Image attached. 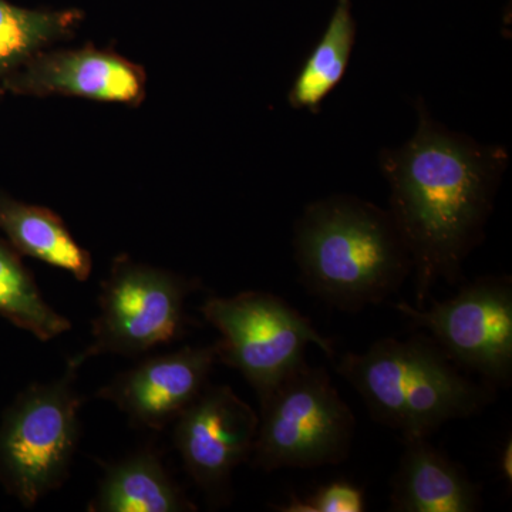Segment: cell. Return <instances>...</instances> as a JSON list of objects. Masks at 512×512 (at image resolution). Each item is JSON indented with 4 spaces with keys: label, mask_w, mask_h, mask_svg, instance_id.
Masks as SVG:
<instances>
[{
    "label": "cell",
    "mask_w": 512,
    "mask_h": 512,
    "mask_svg": "<svg viewBox=\"0 0 512 512\" xmlns=\"http://www.w3.org/2000/svg\"><path fill=\"white\" fill-rule=\"evenodd\" d=\"M147 76L140 64L97 49L43 50L2 83L19 96H66L138 106L146 97Z\"/></svg>",
    "instance_id": "obj_10"
},
{
    "label": "cell",
    "mask_w": 512,
    "mask_h": 512,
    "mask_svg": "<svg viewBox=\"0 0 512 512\" xmlns=\"http://www.w3.org/2000/svg\"><path fill=\"white\" fill-rule=\"evenodd\" d=\"M393 478L392 510L397 512H474L480 488L466 471L431 446L426 437L403 439Z\"/></svg>",
    "instance_id": "obj_12"
},
{
    "label": "cell",
    "mask_w": 512,
    "mask_h": 512,
    "mask_svg": "<svg viewBox=\"0 0 512 512\" xmlns=\"http://www.w3.org/2000/svg\"><path fill=\"white\" fill-rule=\"evenodd\" d=\"M201 313L221 333L215 343L218 360L247 379L259 402L305 365L309 345L330 359L335 357L332 340L272 293L247 291L231 298H210Z\"/></svg>",
    "instance_id": "obj_6"
},
{
    "label": "cell",
    "mask_w": 512,
    "mask_h": 512,
    "mask_svg": "<svg viewBox=\"0 0 512 512\" xmlns=\"http://www.w3.org/2000/svg\"><path fill=\"white\" fill-rule=\"evenodd\" d=\"M0 229L19 254L63 269L80 282L92 275V255L49 208L26 204L0 191Z\"/></svg>",
    "instance_id": "obj_14"
},
{
    "label": "cell",
    "mask_w": 512,
    "mask_h": 512,
    "mask_svg": "<svg viewBox=\"0 0 512 512\" xmlns=\"http://www.w3.org/2000/svg\"><path fill=\"white\" fill-rule=\"evenodd\" d=\"M282 512H363L366 510L362 488L348 480H336L322 485L305 498L292 495L288 503L278 505Z\"/></svg>",
    "instance_id": "obj_18"
},
{
    "label": "cell",
    "mask_w": 512,
    "mask_h": 512,
    "mask_svg": "<svg viewBox=\"0 0 512 512\" xmlns=\"http://www.w3.org/2000/svg\"><path fill=\"white\" fill-rule=\"evenodd\" d=\"M258 426V414L231 387L207 384L175 419L174 444L195 484L218 497L251 458Z\"/></svg>",
    "instance_id": "obj_9"
},
{
    "label": "cell",
    "mask_w": 512,
    "mask_h": 512,
    "mask_svg": "<svg viewBox=\"0 0 512 512\" xmlns=\"http://www.w3.org/2000/svg\"><path fill=\"white\" fill-rule=\"evenodd\" d=\"M87 511L192 512L197 507L175 484L160 457L141 450L104 468Z\"/></svg>",
    "instance_id": "obj_13"
},
{
    "label": "cell",
    "mask_w": 512,
    "mask_h": 512,
    "mask_svg": "<svg viewBox=\"0 0 512 512\" xmlns=\"http://www.w3.org/2000/svg\"><path fill=\"white\" fill-rule=\"evenodd\" d=\"M414 328L430 336L458 367L485 383L507 387L512 377V281L483 276L447 301L417 308L394 305Z\"/></svg>",
    "instance_id": "obj_8"
},
{
    "label": "cell",
    "mask_w": 512,
    "mask_h": 512,
    "mask_svg": "<svg viewBox=\"0 0 512 512\" xmlns=\"http://www.w3.org/2000/svg\"><path fill=\"white\" fill-rule=\"evenodd\" d=\"M355 43L352 0H338L325 32L293 80L288 93L289 106L319 114L323 101L345 77Z\"/></svg>",
    "instance_id": "obj_15"
},
{
    "label": "cell",
    "mask_w": 512,
    "mask_h": 512,
    "mask_svg": "<svg viewBox=\"0 0 512 512\" xmlns=\"http://www.w3.org/2000/svg\"><path fill=\"white\" fill-rule=\"evenodd\" d=\"M416 113L413 136L380 150L379 167L390 188L387 211L412 258L416 306L423 308L437 282L463 278L464 262L483 242L510 153L450 130L423 97Z\"/></svg>",
    "instance_id": "obj_1"
},
{
    "label": "cell",
    "mask_w": 512,
    "mask_h": 512,
    "mask_svg": "<svg viewBox=\"0 0 512 512\" xmlns=\"http://www.w3.org/2000/svg\"><path fill=\"white\" fill-rule=\"evenodd\" d=\"M370 416L403 439L426 437L443 424L480 413L495 387L474 382L429 335L377 340L366 352L346 353L336 366Z\"/></svg>",
    "instance_id": "obj_3"
},
{
    "label": "cell",
    "mask_w": 512,
    "mask_h": 512,
    "mask_svg": "<svg viewBox=\"0 0 512 512\" xmlns=\"http://www.w3.org/2000/svg\"><path fill=\"white\" fill-rule=\"evenodd\" d=\"M512 443L511 440L505 444L503 453L500 456V470L508 484L512 481Z\"/></svg>",
    "instance_id": "obj_19"
},
{
    "label": "cell",
    "mask_w": 512,
    "mask_h": 512,
    "mask_svg": "<svg viewBox=\"0 0 512 512\" xmlns=\"http://www.w3.org/2000/svg\"><path fill=\"white\" fill-rule=\"evenodd\" d=\"M197 288L183 276L119 256L101 282L93 342L69 359L80 367L100 355L137 356L183 335L185 301Z\"/></svg>",
    "instance_id": "obj_7"
},
{
    "label": "cell",
    "mask_w": 512,
    "mask_h": 512,
    "mask_svg": "<svg viewBox=\"0 0 512 512\" xmlns=\"http://www.w3.org/2000/svg\"><path fill=\"white\" fill-rule=\"evenodd\" d=\"M217 362L215 343L187 346L138 363L101 387L96 397L113 403L137 426L161 430L200 396Z\"/></svg>",
    "instance_id": "obj_11"
},
{
    "label": "cell",
    "mask_w": 512,
    "mask_h": 512,
    "mask_svg": "<svg viewBox=\"0 0 512 512\" xmlns=\"http://www.w3.org/2000/svg\"><path fill=\"white\" fill-rule=\"evenodd\" d=\"M79 367L35 383L16 397L0 424V483L23 507L62 487L80 440Z\"/></svg>",
    "instance_id": "obj_4"
},
{
    "label": "cell",
    "mask_w": 512,
    "mask_h": 512,
    "mask_svg": "<svg viewBox=\"0 0 512 512\" xmlns=\"http://www.w3.org/2000/svg\"><path fill=\"white\" fill-rule=\"evenodd\" d=\"M0 316L32 333L42 342L72 328L69 319L55 311L43 298L35 278L23 265L20 254L0 239Z\"/></svg>",
    "instance_id": "obj_17"
},
{
    "label": "cell",
    "mask_w": 512,
    "mask_h": 512,
    "mask_svg": "<svg viewBox=\"0 0 512 512\" xmlns=\"http://www.w3.org/2000/svg\"><path fill=\"white\" fill-rule=\"evenodd\" d=\"M261 403L251 460L266 473L348 458L356 420L322 367L302 365Z\"/></svg>",
    "instance_id": "obj_5"
},
{
    "label": "cell",
    "mask_w": 512,
    "mask_h": 512,
    "mask_svg": "<svg viewBox=\"0 0 512 512\" xmlns=\"http://www.w3.org/2000/svg\"><path fill=\"white\" fill-rule=\"evenodd\" d=\"M82 19L76 9H26L0 0V87L37 53L70 39Z\"/></svg>",
    "instance_id": "obj_16"
},
{
    "label": "cell",
    "mask_w": 512,
    "mask_h": 512,
    "mask_svg": "<svg viewBox=\"0 0 512 512\" xmlns=\"http://www.w3.org/2000/svg\"><path fill=\"white\" fill-rule=\"evenodd\" d=\"M302 284L338 311L386 301L412 274V258L392 215L355 195L306 205L293 227Z\"/></svg>",
    "instance_id": "obj_2"
}]
</instances>
